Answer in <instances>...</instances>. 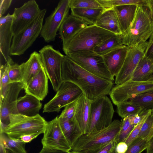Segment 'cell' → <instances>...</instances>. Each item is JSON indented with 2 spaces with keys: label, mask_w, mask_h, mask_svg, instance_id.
<instances>
[{
  "label": "cell",
  "mask_w": 153,
  "mask_h": 153,
  "mask_svg": "<svg viewBox=\"0 0 153 153\" xmlns=\"http://www.w3.org/2000/svg\"><path fill=\"white\" fill-rule=\"evenodd\" d=\"M83 94L82 90L74 83L63 81L55 96L44 105L43 112H59L62 108L78 100Z\"/></svg>",
  "instance_id": "cell-11"
},
{
  "label": "cell",
  "mask_w": 153,
  "mask_h": 153,
  "mask_svg": "<svg viewBox=\"0 0 153 153\" xmlns=\"http://www.w3.org/2000/svg\"><path fill=\"white\" fill-rule=\"evenodd\" d=\"M41 11L39 5L34 0L29 1L21 7L15 8L12 14L11 24V30L13 36L30 25Z\"/></svg>",
  "instance_id": "cell-15"
},
{
  "label": "cell",
  "mask_w": 153,
  "mask_h": 153,
  "mask_svg": "<svg viewBox=\"0 0 153 153\" xmlns=\"http://www.w3.org/2000/svg\"><path fill=\"white\" fill-rule=\"evenodd\" d=\"M137 137L151 140L153 137V113L152 112L143 123Z\"/></svg>",
  "instance_id": "cell-36"
},
{
  "label": "cell",
  "mask_w": 153,
  "mask_h": 153,
  "mask_svg": "<svg viewBox=\"0 0 153 153\" xmlns=\"http://www.w3.org/2000/svg\"><path fill=\"white\" fill-rule=\"evenodd\" d=\"M66 56L91 74L109 81L114 80V77L108 69L102 56L93 51H78Z\"/></svg>",
  "instance_id": "cell-6"
},
{
  "label": "cell",
  "mask_w": 153,
  "mask_h": 153,
  "mask_svg": "<svg viewBox=\"0 0 153 153\" xmlns=\"http://www.w3.org/2000/svg\"><path fill=\"white\" fill-rule=\"evenodd\" d=\"M117 144L115 139L102 148L97 153H114Z\"/></svg>",
  "instance_id": "cell-42"
},
{
  "label": "cell",
  "mask_w": 153,
  "mask_h": 153,
  "mask_svg": "<svg viewBox=\"0 0 153 153\" xmlns=\"http://www.w3.org/2000/svg\"><path fill=\"white\" fill-rule=\"evenodd\" d=\"M26 143L20 139H12L4 133H0L1 153H27Z\"/></svg>",
  "instance_id": "cell-26"
},
{
  "label": "cell",
  "mask_w": 153,
  "mask_h": 153,
  "mask_svg": "<svg viewBox=\"0 0 153 153\" xmlns=\"http://www.w3.org/2000/svg\"><path fill=\"white\" fill-rule=\"evenodd\" d=\"M47 122L39 114L33 116L19 114H11L9 117L8 124L0 133H4L10 137L20 139L24 135L43 134Z\"/></svg>",
  "instance_id": "cell-5"
},
{
  "label": "cell",
  "mask_w": 153,
  "mask_h": 153,
  "mask_svg": "<svg viewBox=\"0 0 153 153\" xmlns=\"http://www.w3.org/2000/svg\"><path fill=\"white\" fill-rule=\"evenodd\" d=\"M46 11L45 9L41 10L38 16L30 25L13 36L10 56L21 55L32 45L40 34Z\"/></svg>",
  "instance_id": "cell-7"
},
{
  "label": "cell",
  "mask_w": 153,
  "mask_h": 153,
  "mask_svg": "<svg viewBox=\"0 0 153 153\" xmlns=\"http://www.w3.org/2000/svg\"><path fill=\"white\" fill-rule=\"evenodd\" d=\"M22 82L10 84L3 99L1 100L0 108V129L8 123L9 117L12 114L21 91L24 88Z\"/></svg>",
  "instance_id": "cell-16"
},
{
  "label": "cell",
  "mask_w": 153,
  "mask_h": 153,
  "mask_svg": "<svg viewBox=\"0 0 153 153\" xmlns=\"http://www.w3.org/2000/svg\"><path fill=\"white\" fill-rule=\"evenodd\" d=\"M153 32V19L148 8L137 6L133 21L127 30L121 35L123 44L128 47L145 42Z\"/></svg>",
  "instance_id": "cell-2"
},
{
  "label": "cell",
  "mask_w": 153,
  "mask_h": 153,
  "mask_svg": "<svg viewBox=\"0 0 153 153\" xmlns=\"http://www.w3.org/2000/svg\"><path fill=\"white\" fill-rule=\"evenodd\" d=\"M91 100L83 94L78 100L77 103L73 120L78 126L83 134L88 133L91 118Z\"/></svg>",
  "instance_id": "cell-19"
},
{
  "label": "cell",
  "mask_w": 153,
  "mask_h": 153,
  "mask_svg": "<svg viewBox=\"0 0 153 153\" xmlns=\"http://www.w3.org/2000/svg\"><path fill=\"white\" fill-rule=\"evenodd\" d=\"M128 148V146L125 142H121L117 144L115 152L116 153H125Z\"/></svg>",
  "instance_id": "cell-44"
},
{
  "label": "cell",
  "mask_w": 153,
  "mask_h": 153,
  "mask_svg": "<svg viewBox=\"0 0 153 153\" xmlns=\"http://www.w3.org/2000/svg\"><path fill=\"white\" fill-rule=\"evenodd\" d=\"M12 1L1 0L0 1V18L3 16L10 7Z\"/></svg>",
  "instance_id": "cell-43"
},
{
  "label": "cell",
  "mask_w": 153,
  "mask_h": 153,
  "mask_svg": "<svg viewBox=\"0 0 153 153\" xmlns=\"http://www.w3.org/2000/svg\"><path fill=\"white\" fill-rule=\"evenodd\" d=\"M70 0H61L51 14L46 18L40 33L47 42L53 41L57 33L65 19L68 16Z\"/></svg>",
  "instance_id": "cell-12"
},
{
  "label": "cell",
  "mask_w": 153,
  "mask_h": 153,
  "mask_svg": "<svg viewBox=\"0 0 153 153\" xmlns=\"http://www.w3.org/2000/svg\"><path fill=\"white\" fill-rule=\"evenodd\" d=\"M38 135L30 134L23 135L20 137V139L23 142L27 143L30 142L36 138Z\"/></svg>",
  "instance_id": "cell-45"
},
{
  "label": "cell",
  "mask_w": 153,
  "mask_h": 153,
  "mask_svg": "<svg viewBox=\"0 0 153 153\" xmlns=\"http://www.w3.org/2000/svg\"><path fill=\"white\" fill-rule=\"evenodd\" d=\"M152 110V109H143L139 113L128 117L131 124L136 125L151 114Z\"/></svg>",
  "instance_id": "cell-40"
},
{
  "label": "cell",
  "mask_w": 153,
  "mask_h": 153,
  "mask_svg": "<svg viewBox=\"0 0 153 153\" xmlns=\"http://www.w3.org/2000/svg\"><path fill=\"white\" fill-rule=\"evenodd\" d=\"M1 100L4 98L10 84L6 63L1 65Z\"/></svg>",
  "instance_id": "cell-38"
},
{
  "label": "cell",
  "mask_w": 153,
  "mask_h": 153,
  "mask_svg": "<svg viewBox=\"0 0 153 153\" xmlns=\"http://www.w3.org/2000/svg\"><path fill=\"white\" fill-rule=\"evenodd\" d=\"M6 63L10 83L22 82V74L20 65L15 63L11 57Z\"/></svg>",
  "instance_id": "cell-33"
},
{
  "label": "cell",
  "mask_w": 153,
  "mask_h": 153,
  "mask_svg": "<svg viewBox=\"0 0 153 153\" xmlns=\"http://www.w3.org/2000/svg\"><path fill=\"white\" fill-rule=\"evenodd\" d=\"M61 128L71 146L83 133L73 120L58 117Z\"/></svg>",
  "instance_id": "cell-28"
},
{
  "label": "cell",
  "mask_w": 153,
  "mask_h": 153,
  "mask_svg": "<svg viewBox=\"0 0 153 153\" xmlns=\"http://www.w3.org/2000/svg\"><path fill=\"white\" fill-rule=\"evenodd\" d=\"M152 112L153 113V109ZM146 153H153V137L150 141L149 144L146 149Z\"/></svg>",
  "instance_id": "cell-49"
},
{
  "label": "cell",
  "mask_w": 153,
  "mask_h": 153,
  "mask_svg": "<svg viewBox=\"0 0 153 153\" xmlns=\"http://www.w3.org/2000/svg\"><path fill=\"white\" fill-rule=\"evenodd\" d=\"M130 102L139 105L143 109H153V90L130 99Z\"/></svg>",
  "instance_id": "cell-32"
},
{
  "label": "cell",
  "mask_w": 153,
  "mask_h": 153,
  "mask_svg": "<svg viewBox=\"0 0 153 153\" xmlns=\"http://www.w3.org/2000/svg\"><path fill=\"white\" fill-rule=\"evenodd\" d=\"M153 66V61L145 56L136 68L131 80L136 81L152 80Z\"/></svg>",
  "instance_id": "cell-27"
},
{
  "label": "cell",
  "mask_w": 153,
  "mask_h": 153,
  "mask_svg": "<svg viewBox=\"0 0 153 153\" xmlns=\"http://www.w3.org/2000/svg\"><path fill=\"white\" fill-rule=\"evenodd\" d=\"M128 47L124 45L102 56L111 75L116 76L120 71L125 59Z\"/></svg>",
  "instance_id": "cell-22"
},
{
  "label": "cell",
  "mask_w": 153,
  "mask_h": 153,
  "mask_svg": "<svg viewBox=\"0 0 153 153\" xmlns=\"http://www.w3.org/2000/svg\"><path fill=\"white\" fill-rule=\"evenodd\" d=\"M62 151L53 150L44 147H42L41 150L39 153H66Z\"/></svg>",
  "instance_id": "cell-47"
},
{
  "label": "cell",
  "mask_w": 153,
  "mask_h": 153,
  "mask_svg": "<svg viewBox=\"0 0 153 153\" xmlns=\"http://www.w3.org/2000/svg\"><path fill=\"white\" fill-rule=\"evenodd\" d=\"M152 80H153V66L152 67Z\"/></svg>",
  "instance_id": "cell-52"
},
{
  "label": "cell",
  "mask_w": 153,
  "mask_h": 153,
  "mask_svg": "<svg viewBox=\"0 0 153 153\" xmlns=\"http://www.w3.org/2000/svg\"><path fill=\"white\" fill-rule=\"evenodd\" d=\"M151 140L148 138L137 137L128 146V149L125 153H141L146 149ZM114 153H116L115 152Z\"/></svg>",
  "instance_id": "cell-34"
},
{
  "label": "cell",
  "mask_w": 153,
  "mask_h": 153,
  "mask_svg": "<svg viewBox=\"0 0 153 153\" xmlns=\"http://www.w3.org/2000/svg\"><path fill=\"white\" fill-rule=\"evenodd\" d=\"M42 65L39 54L36 51L30 55L26 62L20 65L22 74V83L25 86L38 73Z\"/></svg>",
  "instance_id": "cell-23"
},
{
  "label": "cell",
  "mask_w": 153,
  "mask_h": 153,
  "mask_svg": "<svg viewBox=\"0 0 153 153\" xmlns=\"http://www.w3.org/2000/svg\"><path fill=\"white\" fill-rule=\"evenodd\" d=\"M71 14L89 23L95 25L105 9L71 8Z\"/></svg>",
  "instance_id": "cell-29"
},
{
  "label": "cell",
  "mask_w": 153,
  "mask_h": 153,
  "mask_svg": "<svg viewBox=\"0 0 153 153\" xmlns=\"http://www.w3.org/2000/svg\"><path fill=\"white\" fill-rule=\"evenodd\" d=\"M40 100L26 94L17 100L12 114H19L33 116L39 114L42 107Z\"/></svg>",
  "instance_id": "cell-20"
},
{
  "label": "cell",
  "mask_w": 153,
  "mask_h": 153,
  "mask_svg": "<svg viewBox=\"0 0 153 153\" xmlns=\"http://www.w3.org/2000/svg\"><path fill=\"white\" fill-rule=\"evenodd\" d=\"M123 45L121 35H115L97 45L94 48L93 51L96 53L102 56Z\"/></svg>",
  "instance_id": "cell-30"
},
{
  "label": "cell",
  "mask_w": 153,
  "mask_h": 153,
  "mask_svg": "<svg viewBox=\"0 0 153 153\" xmlns=\"http://www.w3.org/2000/svg\"><path fill=\"white\" fill-rule=\"evenodd\" d=\"M153 43V39L152 40V41L150 43L148 44V47H149V46Z\"/></svg>",
  "instance_id": "cell-51"
},
{
  "label": "cell",
  "mask_w": 153,
  "mask_h": 153,
  "mask_svg": "<svg viewBox=\"0 0 153 153\" xmlns=\"http://www.w3.org/2000/svg\"><path fill=\"white\" fill-rule=\"evenodd\" d=\"M136 5H125L114 8L122 34L128 29L134 17L137 7Z\"/></svg>",
  "instance_id": "cell-25"
},
{
  "label": "cell",
  "mask_w": 153,
  "mask_h": 153,
  "mask_svg": "<svg viewBox=\"0 0 153 153\" xmlns=\"http://www.w3.org/2000/svg\"><path fill=\"white\" fill-rule=\"evenodd\" d=\"M66 153H81L79 152L71 150Z\"/></svg>",
  "instance_id": "cell-50"
},
{
  "label": "cell",
  "mask_w": 153,
  "mask_h": 153,
  "mask_svg": "<svg viewBox=\"0 0 153 153\" xmlns=\"http://www.w3.org/2000/svg\"><path fill=\"white\" fill-rule=\"evenodd\" d=\"M117 106L118 114L123 118L137 114L143 110L139 105L129 101L121 103Z\"/></svg>",
  "instance_id": "cell-31"
},
{
  "label": "cell",
  "mask_w": 153,
  "mask_h": 153,
  "mask_svg": "<svg viewBox=\"0 0 153 153\" xmlns=\"http://www.w3.org/2000/svg\"><path fill=\"white\" fill-rule=\"evenodd\" d=\"M39 53L42 66L53 89L57 91L63 82L62 65L65 55L49 45L44 46L39 51Z\"/></svg>",
  "instance_id": "cell-8"
},
{
  "label": "cell",
  "mask_w": 153,
  "mask_h": 153,
  "mask_svg": "<svg viewBox=\"0 0 153 153\" xmlns=\"http://www.w3.org/2000/svg\"><path fill=\"white\" fill-rule=\"evenodd\" d=\"M62 75L63 81H68L74 83L91 100L109 94L113 85V81L91 74L66 55L62 61Z\"/></svg>",
  "instance_id": "cell-1"
},
{
  "label": "cell",
  "mask_w": 153,
  "mask_h": 153,
  "mask_svg": "<svg viewBox=\"0 0 153 153\" xmlns=\"http://www.w3.org/2000/svg\"><path fill=\"white\" fill-rule=\"evenodd\" d=\"M95 25L116 35H122L114 8L105 10L99 17Z\"/></svg>",
  "instance_id": "cell-24"
},
{
  "label": "cell",
  "mask_w": 153,
  "mask_h": 153,
  "mask_svg": "<svg viewBox=\"0 0 153 153\" xmlns=\"http://www.w3.org/2000/svg\"><path fill=\"white\" fill-rule=\"evenodd\" d=\"M121 128L116 138L117 143L124 142L136 125L131 124L128 117L123 119Z\"/></svg>",
  "instance_id": "cell-35"
},
{
  "label": "cell",
  "mask_w": 153,
  "mask_h": 153,
  "mask_svg": "<svg viewBox=\"0 0 153 153\" xmlns=\"http://www.w3.org/2000/svg\"><path fill=\"white\" fill-rule=\"evenodd\" d=\"M43 134V147L65 152L71 150L72 146L61 128L58 117L47 122Z\"/></svg>",
  "instance_id": "cell-13"
},
{
  "label": "cell",
  "mask_w": 153,
  "mask_h": 153,
  "mask_svg": "<svg viewBox=\"0 0 153 153\" xmlns=\"http://www.w3.org/2000/svg\"><path fill=\"white\" fill-rule=\"evenodd\" d=\"M71 8L104 9L97 0H70Z\"/></svg>",
  "instance_id": "cell-37"
},
{
  "label": "cell",
  "mask_w": 153,
  "mask_h": 153,
  "mask_svg": "<svg viewBox=\"0 0 153 153\" xmlns=\"http://www.w3.org/2000/svg\"><path fill=\"white\" fill-rule=\"evenodd\" d=\"M153 90V80L136 81L132 80L113 87L109 95L116 105Z\"/></svg>",
  "instance_id": "cell-10"
},
{
  "label": "cell",
  "mask_w": 153,
  "mask_h": 153,
  "mask_svg": "<svg viewBox=\"0 0 153 153\" xmlns=\"http://www.w3.org/2000/svg\"><path fill=\"white\" fill-rule=\"evenodd\" d=\"M146 6L148 8L153 19V0H146Z\"/></svg>",
  "instance_id": "cell-48"
},
{
  "label": "cell",
  "mask_w": 153,
  "mask_h": 153,
  "mask_svg": "<svg viewBox=\"0 0 153 153\" xmlns=\"http://www.w3.org/2000/svg\"><path fill=\"white\" fill-rule=\"evenodd\" d=\"M148 116L145 118L140 122L138 123L135 126L128 137L125 141L124 142L128 145V146H129L133 142V141L137 137L140 132L142 126Z\"/></svg>",
  "instance_id": "cell-41"
},
{
  "label": "cell",
  "mask_w": 153,
  "mask_h": 153,
  "mask_svg": "<svg viewBox=\"0 0 153 153\" xmlns=\"http://www.w3.org/2000/svg\"><path fill=\"white\" fill-rule=\"evenodd\" d=\"M148 41L128 47L123 65L115 76L114 83L119 85L132 79L134 71L139 62L144 57Z\"/></svg>",
  "instance_id": "cell-14"
},
{
  "label": "cell",
  "mask_w": 153,
  "mask_h": 153,
  "mask_svg": "<svg viewBox=\"0 0 153 153\" xmlns=\"http://www.w3.org/2000/svg\"><path fill=\"white\" fill-rule=\"evenodd\" d=\"M12 18L13 15L9 13L0 18V55L6 63L11 57L10 52L13 36L11 30Z\"/></svg>",
  "instance_id": "cell-17"
},
{
  "label": "cell",
  "mask_w": 153,
  "mask_h": 153,
  "mask_svg": "<svg viewBox=\"0 0 153 153\" xmlns=\"http://www.w3.org/2000/svg\"><path fill=\"white\" fill-rule=\"evenodd\" d=\"M114 112L111 102L106 95L91 100V121L88 133L99 131L109 126L112 122Z\"/></svg>",
  "instance_id": "cell-9"
},
{
  "label": "cell",
  "mask_w": 153,
  "mask_h": 153,
  "mask_svg": "<svg viewBox=\"0 0 153 153\" xmlns=\"http://www.w3.org/2000/svg\"><path fill=\"white\" fill-rule=\"evenodd\" d=\"M48 79L42 65L38 73L25 86V93L41 101L43 100L48 92Z\"/></svg>",
  "instance_id": "cell-18"
},
{
  "label": "cell",
  "mask_w": 153,
  "mask_h": 153,
  "mask_svg": "<svg viewBox=\"0 0 153 153\" xmlns=\"http://www.w3.org/2000/svg\"><path fill=\"white\" fill-rule=\"evenodd\" d=\"M145 56L153 61V43L147 47Z\"/></svg>",
  "instance_id": "cell-46"
},
{
  "label": "cell",
  "mask_w": 153,
  "mask_h": 153,
  "mask_svg": "<svg viewBox=\"0 0 153 153\" xmlns=\"http://www.w3.org/2000/svg\"><path fill=\"white\" fill-rule=\"evenodd\" d=\"M78 100L66 105L58 117L72 120L73 118L77 103Z\"/></svg>",
  "instance_id": "cell-39"
},
{
  "label": "cell",
  "mask_w": 153,
  "mask_h": 153,
  "mask_svg": "<svg viewBox=\"0 0 153 153\" xmlns=\"http://www.w3.org/2000/svg\"><path fill=\"white\" fill-rule=\"evenodd\" d=\"M115 35L95 25H89L63 43L62 49L66 55L78 51H93L97 45Z\"/></svg>",
  "instance_id": "cell-4"
},
{
  "label": "cell",
  "mask_w": 153,
  "mask_h": 153,
  "mask_svg": "<svg viewBox=\"0 0 153 153\" xmlns=\"http://www.w3.org/2000/svg\"><path fill=\"white\" fill-rule=\"evenodd\" d=\"M89 25H91L71 14L68 15L59 30L62 43L66 42L79 31Z\"/></svg>",
  "instance_id": "cell-21"
},
{
  "label": "cell",
  "mask_w": 153,
  "mask_h": 153,
  "mask_svg": "<svg viewBox=\"0 0 153 153\" xmlns=\"http://www.w3.org/2000/svg\"><path fill=\"white\" fill-rule=\"evenodd\" d=\"M122 122L114 120L108 127L97 131L82 134L72 146L71 150L81 153H97L112 140L116 139Z\"/></svg>",
  "instance_id": "cell-3"
}]
</instances>
